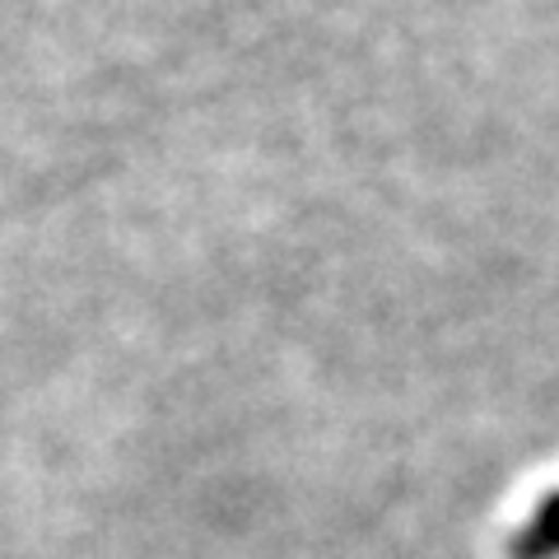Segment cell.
Masks as SVG:
<instances>
[{
    "label": "cell",
    "mask_w": 559,
    "mask_h": 559,
    "mask_svg": "<svg viewBox=\"0 0 559 559\" xmlns=\"http://www.w3.org/2000/svg\"><path fill=\"white\" fill-rule=\"evenodd\" d=\"M509 555L513 559H559V489L536 503V513L509 540Z\"/></svg>",
    "instance_id": "obj_1"
}]
</instances>
